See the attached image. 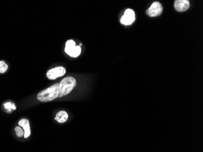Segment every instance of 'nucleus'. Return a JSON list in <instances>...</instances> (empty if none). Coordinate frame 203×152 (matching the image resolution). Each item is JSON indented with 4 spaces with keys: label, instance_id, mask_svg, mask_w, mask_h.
<instances>
[{
    "label": "nucleus",
    "instance_id": "0eeeda50",
    "mask_svg": "<svg viewBox=\"0 0 203 152\" xmlns=\"http://www.w3.org/2000/svg\"><path fill=\"white\" fill-rule=\"evenodd\" d=\"M68 118L69 115L68 113L64 110H61L57 113L55 119L58 122V123H63L68 121Z\"/></svg>",
    "mask_w": 203,
    "mask_h": 152
},
{
    "label": "nucleus",
    "instance_id": "7ed1b4c3",
    "mask_svg": "<svg viewBox=\"0 0 203 152\" xmlns=\"http://www.w3.org/2000/svg\"><path fill=\"white\" fill-rule=\"evenodd\" d=\"M163 7L162 4L158 1H155L151 5L149 9L147 10L146 13L151 17H155L161 15L163 13Z\"/></svg>",
    "mask_w": 203,
    "mask_h": 152
},
{
    "label": "nucleus",
    "instance_id": "20e7f679",
    "mask_svg": "<svg viewBox=\"0 0 203 152\" xmlns=\"http://www.w3.org/2000/svg\"><path fill=\"white\" fill-rule=\"evenodd\" d=\"M66 73V69L63 66H57L47 72L46 76L49 80H55L60 77L63 76Z\"/></svg>",
    "mask_w": 203,
    "mask_h": 152
},
{
    "label": "nucleus",
    "instance_id": "423d86ee",
    "mask_svg": "<svg viewBox=\"0 0 203 152\" xmlns=\"http://www.w3.org/2000/svg\"><path fill=\"white\" fill-rule=\"evenodd\" d=\"M190 6V1L188 0H176L174 1V8L178 12H184L189 9Z\"/></svg>",
    "mask_w": 203,
    "mask_h": 152
},
{
    "label": "nucleus",
    "instance_id": "9b49d317",
    "mask_svg": "<svg viewBox=\"0 0 203 152\" xmlns=\"http://www.w3.org/2000/svg\"><path fill=\"white\" fill-rule=\"evenodd\" d=\"M8 66L4 61H0V73H4L8 70Z\"/></svg>",
    "mask_w": 203,
    "mask_h": 152
},
{
    "label": "nucleus",
    "instance_id": "1a4fd4ad",
    "mask_svg": "<svg viewBox=\"0 0 203 152\" xmlns=\"http://www.w3.org/2000/svg\"><path fill=\"white\" fill-rule=\"evenodd\" d=\"M81 47L80 46H76L69 53V55L72 57H77L81 53Z\"/></svg>",
    "mask_w": 203,
    "mask_h": 152
},
{
    "label": "nucleus",
    "instance_id": "39448f33",
    "mask_svg": "<svg viewBox=\"0 0 203 152\" xmlns=\"http://www.w3.org/2000/svg\"><path fill=\"white\" fill-rule=\"evenodd\" d=\"M135 20V13L132 9L126 10L124 16L120 19V23L124 25H130Z\"/></svg>",
    "mask_w": 203,
    "mask_h": 152
},
{
    "label": "nucleus",
    "instance_id": "6e6552de",
    "mask_svg": "<svg viewBox=\"0 0 203 152\" xmlns=\"http://www.w3.org/2000/svg\"><path fill=\"white\" fill-rule=\"evenodd\" d=\"M76 46V43L73 40H69L67 41L66 43V46H65V52L67 54H69V53Z\"/></svg>",
    "mask_w": 203,
    "mask_h": 152
},
{
    "label": "nucleus",
    "instance_id": "f257e3e1",
    "mask_svg": "<svg viewBox=\"0 0 203 152\" xmlns=\"http://www.w3.org/2000/svg\"><path fill=\"white\" fill-rule=\"evenodd\" d=\"M60 83H55L48 88L39 92L37 99L41 102L52 101L59 97Z\"/></svg>",
    "mask_w": 203,
    "mask_h": 152
},
{
    "label": "nucleus",
    "instance_id": "f8f14e48",
    "mask_svg": "<svg viewBox=\"0 0 203 152\" xmlns=\"http://www.w3.org/2000/svg\"><path fill=\"white\" fill-rule=\"evenodd\" d=\"M4 107L8 110H15L16 109V107L15 106V105L10 102L6 103L4 104Z\"/></svg>",
    "mask_w": 203,
    "mask_h": 152
},
{
    "label": "nucleus",
    "instance_id": "f03ea898",
    "mask_svg": "<svg viewBox=\"0 0 203 152\" xmlns=\"http://www.w3.org/2000/svg\"><path fill=\"white\" fill-rule=\"evenodd\" d=\"M77 85V81L73 77H67L60 83L59 97H63L69 94L74 90Z\"/></svg>",
    "mask_w": 203,
    "mask_h": 152
},
{
    "label": "nucleus",
    "instance_id": "ddd939ff",
    "mask_svg": "<svg viewBox=\"0 0 203 152\" xmlns=\"http://www.w3.org/2000/svg\"><path fill=\"white\" fill-rule=\"evenodd\" d=\"M15 132H16L17 136H19V137H22L24 135L23 130H22V128L20 127H17L15 128Z\"/></svg>",
    "mask_w": 203,
    "mask_h": 152
},
{
    "label": "nucleus",
    "instance_id": "4468645a",
    "mask_svg": "<svg viewBox=\"0 0 203 152\" xmlns=\"http://www.w3.org/2000/svg\"><path fill=\"white\" fill-rule=\"evenodd\" d=\"M29 121L28 119H21V120L19 121V126L23 127V126H24L25 124H26V123H29Z\"/></svg>",
    "mask_w": 203,
    "mask_h": 152
},
{
    "label": "nucleus",
    "instance_id": "9d476101",
    "mask_svg": "<svg viewBox=\"0 0 203 152\" xmlns=\"http://www.w3.org/2000/svg\"><path fill=\"white\" fill-rule=\"evenodd\" d=\"M22 127L23 128V130L24 131V138H28V137H29V136L30 135V133H31L29 122V123H26V124H25Z\"/></svg>",
    "mask_w": 203,
    "mask_h": 152
}]
</instances>
